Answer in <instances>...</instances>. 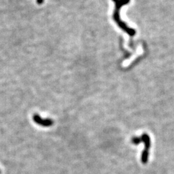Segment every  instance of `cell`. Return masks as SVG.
Instances as JSON below:
<instances>
[{
  "instance_id": "obj_4",
  "label": "cell",
  "mask_w": 174,
  "mask_h": 174,
  "mask_svg": "<svg viewBox=\"0 0 174 174\" xmlns=\"http://www.w3.org/2000/svg\"><path fill=\"white\" fill-rule=\"evenodd\" d=\"M131 142L135 145H138L142 142V140L141 138L139 137H133L131 139Z\"/></svg>"
},
{
  "instance_id": "obj_2",
  "label": "cell",
  "mask_w": 174,
  "mask_h": 174,
  "mask_svg": "<svg viewBox=\"0 0 174 174\" xmlns=\"http://www.w3.org/2000/svg\"><path fill=\"white\" fill-rule=\"evenodd\" d=\"M141 138L142 142L144 144V148L149 150L151 147V140L149 135H148L147 133H144L141 135Z\"/></svg>"
},
{
  "instance_id": "obj_1",
  "label": "cell",
  "mask_w": 174,
  "mask_h": 174,
  "mask_svg": "<svg viewBox=\"0 0 174 174\" xmlns=\"http://www.w3.org/2000/svg\"><path fill=\"white\" fill-rule=\"evenodd\" d=\"M33 120L37 125L44 127H49L53 125L54 121L51 119H43L38 114H34L33 115Z\"/></svg>"
},
{
  "instance_id": "obj_5",
  "label": "cell",
  "mask_w": 174,
  "mask_h": 174,
  "mask_svg": "<svg viewBox=\"0 0 174 174\" xmlns=\"http://www.w3.org/2000/svg\"><path fill=\"white\" fill-rule=\"evenodd\" d=\"M0 173H1V170H0Z\"/></svg>"
},
{
  "instance_id": "obj_3",
  "label": "cell",
  "mask_w": 174,
  "mask_h": 174,
  "mask_svg": "<svg viewBox=\"0 0 174 174\" xmlns=\"http://www.w3.org/2000/svg\"><path fill=\"white\" fill-rule=\"evenodd\" d=\"M149 159V150L144 149L141 153V162L144 165H146Z\"/></svg>"
}]
</instances>
